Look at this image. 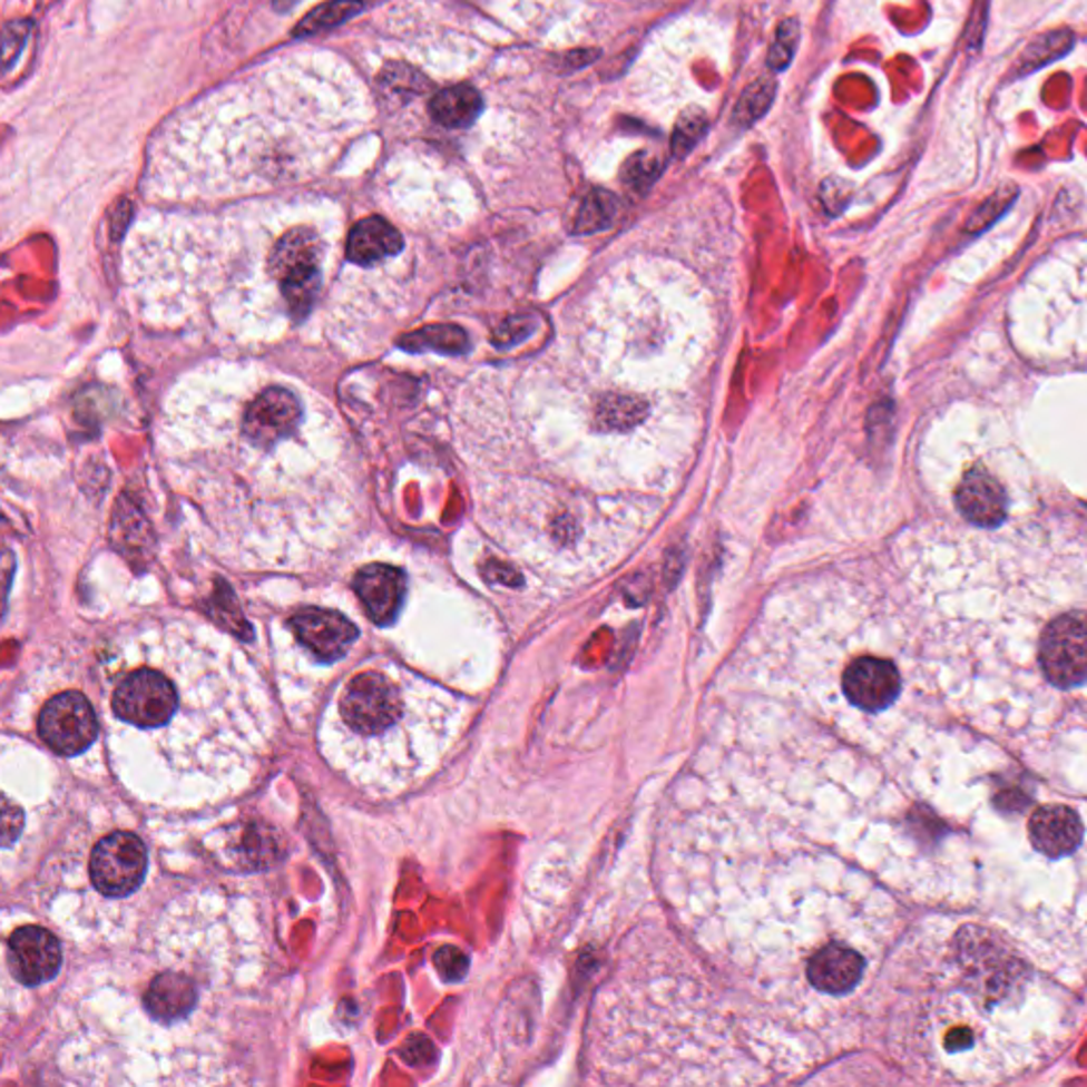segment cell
<instances>
[{
  "label": "cell",
  "instance_id": "6da1fadb",
  "mask_svg": "<svg viewBox=\"0 0 1087 1087\" xmlns=\"http://www.w3.org/2000/svg\"><path fill=\"white\" fill-rule=\"evenodd\" d=\"M453 695L400 667L346 679L321 723V752L355 786L398 793L425 775L449 742Z\"/></svg>",
  "mask_w": 1087,
  "mask_h": 1087
},
{
  "label": "cell",
  "instance_id": "7a4b0ae2",
  "mask_svg": "<svg viewBox=\"0 0 1087 1087\" xmlns=\"http://www.w3.org/2000/svg\"><path fill=\"white\" fill-rule=\"evenodd\" d=\"M226 412L222 442H210L203 468L208 476L222 472L219 487L224 491L204 503L215 510L219 525L226 521L229 510L243 521L247 519L255 480H262L259 503L262 512H268L272 499L281 498L272 478L294 480L321 474L319 466H311V457L321 454L315 453L321 449L311 447V442L327 435V428L311 433L315 419L292 386L255 383L247 386L243 398L238 393V400H232ZM236 517L232 522H236ZM259 527H264V517Z\"/></svg>",
  "mask_w": 1087,
  "mask_h": 1087
},
{
  "label": "cell",
  "instance_id": "3957f363",
  "mask_svg": "<svg viewBox=\"0 0 1087 1087\" xmlns=\"http://www.w3.org/2000/svg\"><path fill=\"white\" fill-rule=\"evenodd\" d=\"M203 663H138L121 669L111 693V716L124 731L136 735V747L170 782L183 784L187 777L215 780L227 775L222 767V726L217 718L222 703H204V688L222 669L208 665L200 678L196 672Z\"/></svg>",
  "mask_w": 1087,
  "mask_h": 1087
},
{
  "label": "cell",
  "instance_id": "277c9868",
  "mask_svg": "<svg viewBox=\"0 0 1087 1087\" xmlns=\"http://www.w3.org/2000/svg\"><path fill=\"white\" fill-rule=\"evenodd\" d=\"M177 958V967L154 969L145 986H136L138 1016L147 1019L156 1032H177L204 1019V997L217 990V977L204 969L187 967Z\"/></svg>",
  "mask_w": 1087,
  "mask_h": 1087
},
{
  "label": "cell",
  "instance_id": "5b68a950",
  "mask_svg": "<svg viewBox=\"0 0 1087 1087\" xmlns=\"http://www.w3.org/2000/svg\"><path fill=\"white\" fill-rule=\"evenodd\" d=\"M1042 674L1058 688L1087 682V611L1058 616L1042 631L1039 644Z\"/></svg>",
  "mask_w": 1087,
  "mask_h": 1087
},
{
  "label": "cell",
  "instance_id": "8992f818",
  "mask_svg": "<svg viewBox=\"0 0 1087 1087\" xmlns=\"http://www.w3.org/2000/svg\"><path fill=\"white\" fill-rule=\"evenodd\" d=\"M39 737L56 754L75 756L98 740L100 723L90 699L79 691L56 695L39 714Z\"/></svg>",
  "mask_w": 1087,
  "mask_h": 1087
},
{
  "label": "cell",
  "instance_id": "52a82bcc",
  "mask_svg": "<svg viewBox=\"0 0 1087 1087\" xmlns=\"http://www.w3.org/2000/svg\"><path fill=\"white\" fill-rule=\"evenodd\" d=\"M147 848L133 833H114L100 839L90 856L94 888L109 899H126L145 880Z\"/></svg>",
  "mask_w": 1087,
  "mask_h": 1087
},
{
  "label": "cell",
  "instance_id": "ba28073f",
  "mask_svg": "<svg viewBox=\"0 0 1087 1087\" xmlns=\"http://www.w3.org/2000/svg\"><path fill=\"white\" fill-rule=\"evenodd\" d=\"M841 697L852 707L878 714L901 695V674L892 660L873 655L852 658L841 672Z\"/></svg>",
  "mask_w": 1087,
  "mask_h": 1087
},
{
  "label": "cell",
  "instance_id": "9c48e42d",
  "mask_svg": "<svg viewBox=\"0 0 1087 1087\" xmlns=\"http://www.w3.org/2000/svg\"><path fill=\"white\" fill-rule=\"evenodd\" d=\"M295 637L323 663H336L358 639V627L339 611L306 608L290 620Z\"/></svg>",
  "mask_w": 1087,
  "mask_h": 1087
},
{
  "label": "cell",
  "instance_id": "30bf717a",
  "mask_svg": "<svg viewBox=\"0 0 1087 1087\" xmlns=\"http://www.w3.org/2000/svg\"><path fill=\"white\" fill-rule=\"evenodd\" d=\"M9 964L23 986H41L60 971V941L41 927H22L9 939Z\"/></svg>",
  "mask_w": 1087,
  "mask_h": 1087
},
{
  "label": "cell",
  "instance_id": "8fae6325",
  "mask_svg": "<svg viewBox=\"0 0 1087 1087\" xmlns=\"http://www.w3.org/2000/svg\"><path fill=\"white\" fill-rule=\"evenodd\" d=\"M355 593L372 623L386 627L402 610L407 597V576L398 567L374 564L355 576Z\"/></svg>",
  "mask_w": 1087,
  "mask_h": 1087
},
{
  "label": "cell",
  "instance_id": "7c38bea8",
  "mask_svg": "<svg viewBox=\"0 0 1087 1087\" xmlns=\"http://www.w3.org/2000/svg\"><path fill=\"white\" fill-rule=\"evenodd\" d=\"M1028 833L1032 845L1049 859H1062L1084 841V822L1066 805H1042L1030 815Z\"/></svg>",
  "mask_w": 1087,
  "mask_h": 1087
},
{
  "label": "cell",
  "instance_id": "4fadbf2b",
  "mask_svg": "<svg viewBox=\"0 0 1087 1087\" xmlns=\"http://www.w3.org/2000/svg\"><path fill=\"white\" fill-rule=\"evenodd\" d=\"M404 249V236L383 217H365L346 236L344 255L349 264L372 268L398 257Z\"/></svg>",
  "mask_w": 1087,
  "mask_h": 1087
},
{
  "label": "cell",
  "instance_id": "5bb4252c",
  "mask_svg": "<svg viewBox=\"0 0 1087 1087\" xmlns=\"http://www.w3.org/2000/svg\"><path fill=\"white\" fill-rule=\"evenodd\" d=\"M956 508L977 527H998L1007 519V496L1002 484L986 470H973L956 489Z\"/></svg>",
  "mask_w": 1087,
  "mask_h": 1087
},
{
  "label": "cell",
  "instance_id": "9a60e30c",
  "mask_svg": "<svg viewBox=\"0 0 1087 1087\" xmlns=\"http://www.w3.org/2000/svg\"><path fill=\"white\" fill-rule=\"evenodd\" d=\"M482 111V98L470 86H454L438 91L430 102V114L444 128H468Z\"/></svg>",
  "mask_w": 1087,
  "mask_h": 1087
},
{
  "label": "cell",
  "instance_id": "2e32d148",
  "mask_svg": "<svg viewBox=\"0 0 1087 1087\" xmlns=\"http://www.w3.org/2000/svg\"><path fill=\"white\" fill-rule=\"evenodd\" d=\"M1073 43H1075V35L1070 30H1056V32H1045L1041 37H1037L1019 56V75L1035 72L1039 68L1047 67L1049 62L1062 58L1070 51Z\"/></svg>",
  "mask_w": 1087,
  "mask_h": 1087
},
{
  "label": "cell",
  "instance_id": "e0dca14e",
  "mask_svg": "<svg viewBox=\"0 0 1087 1087\" xmlns=\"http://www.w3.org/2000/svg\"><path fill=\"white\" fill-rule=\"evenodd\" d=\"M362 9L363 4L360 0H336V2L323 4V7H319L313 13H309L302 22L297 23L295 37L317 35L321 30H330V28H334L339 23L346 22L351 16L360 13Z\"/></svg>",
  "mask_w": 1087,
  "mask_h": 1087
},
{
  "label": "cell",
  "instance_id": "ac0fdd59",
  "mask_svg": "<svg viewBox=\"0 0 1087 1087\" xmlns=\"http://www.w3.org/2000/svg\"><path fill=\"white\" fill-rule=\"evenodd\" d=\"M616 213V200L608 192H593L580 206L576 229L578 232H597L610 226Z\"/></svg>",
  "mask_w": 1087,
  "mask_h": 1087
},
{
  "label": "cell",
  "instance_id": "d6986e66",
  "mask_svg": "<svg viewBox=\"0 0 1087 1087\" xmlns=\"http://www.w3.org/2000/svg\"><path fill=\"white\" fill-rule=\"evenodd\" d=\"M707 130V117L699 109H688L686 114H682L678 119V126H676V135H674V140H672V149L676 156H684L686 151H691L699 138L705 135Z\"/></svg>",
  "mask_w": 1087,
  "mask_h": 1087
},
{
  "label": "cell",
  "instance_id": "ffe728a7",
  "mask_svg": "<svg viewBox=\"0 0 1087 1087\" xmlns=\"http://www.w3.org/2000/svg\"><path fill=\"white\" fill-rule=\"evenodd\" d=\"M799 41V23L796 20H786L777 28L775 43L771 46L770 67L782 70L786 67L794 56V47Z\"/></svg>",
  "mask_w": 1087,
  "mask_h": 1087
},
{
  "label": "cell",
  "instance_id": "44dd1931",
  "mask_svg": "<svg viewBox=\"0 0 1087 1087\" xmlns=\"http://www.w3.org/2000/svg\"><path fill=\"white\" fill-rule=\"evenodd\" d=\"M660 173V161L648 151H639L625 166V182L634 185V189L648 187Z\"/></svg>",
  "mask_w": 1087,
  "mask_h": 1087
},
{
  "label": "cell",
  "instance_id": "7402d4cb",
  "mask_svg": "<svg viewBox=\"0 0 1087 1087\" xmlns=\"http://www.w3.org/2000/svg\"><path fill=\"white\" fill-rule=\"evenodd\" d=\"M438 344L442 349H449V351H461L466 346V336L461 334V330H454V327H431V330H423L414 336L407 339L408 346H414L419 349L421 344Z\"/></svg>",
  "mask_w": 1087,
  "mask_h": 1087
},
{
  "label": "cell",
  "instance_id": "603a6c76",
  "mask_svg": "<svg viewBox=\"0 0 1087 1087\" xmlns=\"http://www.w3.org/2000/svg\"><path fill=\"white\" fill-rule=\"evenodd\" d=\"M773 91L775 88H771V84H754L750 90L746 91V96L742 98V102L737 105V117L740 119H746V121H754L756 117L765 114L770 109L771 98H773Z\"/></svg>",
  "mask_w": 1087,
  "mask_h": 1087
},
{
  "label": "cell",
  "instance_id": "cb8c5ba5",
  "mask_svg": "<svg viewBox=\"0 0 1087 1087\" xmlns=\"http://www.w3.org/2000/svg\"><path fill=\"white\" fill-rule=\"evenodd\" d=\"M433 962H435V967L440 969V973L444 975V979H447V981H457V979H461L463 973H466V969H468V960H466V956H463L461 951L449 950V948H447V950L435 951Z\"/></svg>",
  "mask_w": 1087,
  "mask_h": 1087
}]
</instances>
